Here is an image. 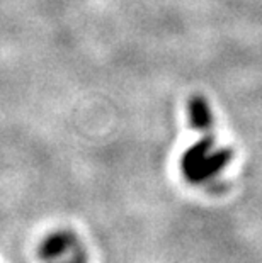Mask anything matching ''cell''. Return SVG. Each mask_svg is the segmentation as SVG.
Masks as SVG:
<instances>
[{
  "label": "cell",
  "mask_w": 262,
  "mask_h": 263,
  "mask_svg": "<svg viewBox=\"0 0 262 263\" xmlns=\"http://www.w3.org/2000/svg\"><path fill=\"white\" fill-rule=\"evenodd\" d=\"M80 245L79 236L72 229H58L49 233L38 246V256L46 263H55L72 253Z\"/></svg>",
  "instance_id": "1"
},
{
  "label": "cell",
  "mask_w": 262,
  "mask_h": 263,
  "mask_svg": "<svg viewBox=\"0 0 262 263\" xmlns=\"http://www.w3.org/2000/svg\"><path fill=\"white\" fill-rule=\"evenodd\" d=\"M232 149L228 148H216L208 158H206L201 166L194 172V175L189 178L187 182L191 183H204L213 180L216 175H220V172L232 161Z\"/></svg>",
  "instance_id": "3"
},
{
  "label": "cell",
  "mask_w": 262,
  "mask_h": 263,
  "mask_svg": "<svg viewBox=\"0 0 262 263\" xmlns=\"http://www.w3.org/2000/svg\"><path fill=\"white\" fill-rule=\"evenodd\" d=\"M55 263H89V255H87V250L83 248L82 243L77 246V248L68 253L65 256V258H61Z\"/></svg>",
  "instance_id": "4"
},
{
  "label": "cell",
  "mask_w": 262,
  "mask_h": 263,
  "mask_svg": "<svg viewBox=\"0 0 262 263\" xmlns=\"http://www.w3.org/2000/svg\"><path fill=\"white\" fill-rule=\"evenodd\" d=\"M209 129L211 127H208V129H199L204 133L203 138L198 139L193 146H189L184 151V155L181 158V170H182V175L186 177V180H189V178L194 175V172L201 166L203 161L215 151V139L211 134H208Z\"/></svg>",
  "instance_id": "2"
}]
</instances>
